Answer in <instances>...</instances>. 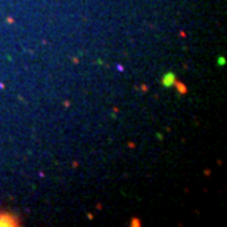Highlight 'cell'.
<instances>
[{
  "mask_svg": "<svg viewBox=\"0 0 227 227\" xmlns=\"http://www.w3.org/2000/svg\"><path fill=\"white\" fill-rule=\"evenodd\" d=\"M171 83H175V75L174 74H167L165 77H164V84H165V87H170Z\"/></svg>",
  "mask_w": 227,
  "mask_h": 227,
  "instance_id": "1",
  "label": "cell"
},
{
  "mask_svg": "<svg viewBox=\"0 0 227 227\" xmlns=\"http://www.w3.org/2000/svg\"><path fill=\"white\" fill-rule=\"evenodd\" d=\"M177 86H179V89H180V93H186V92H184V87H183L181 84H179V83H177Z\"/></svg>",
  "mask_w": 227,
  "mask_h": 227,
  "instance_id": "2",
  "label": "cell"
}]
</instances>
